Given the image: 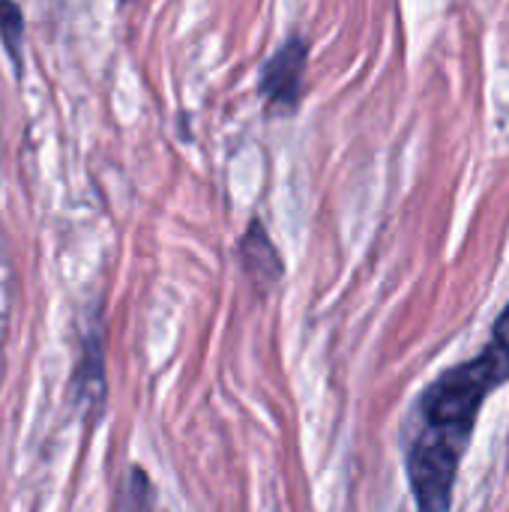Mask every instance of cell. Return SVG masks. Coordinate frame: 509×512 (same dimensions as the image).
I'll use <instances>...</instances> for the list:
<instances>
[{
  "label": "cell",
  "mask_w": 509,
  "mask_h": 512,
  "mask_svg": "<svg viewBox=\"0 0 509 512\" xmlns=\"http://www.w3.org/2000/svg\"><path fill=\"white\" fill-rule=\"evenodd\" d=\"M240 255H243V267L246 273L258 282V285H270L282 276V258L270 240V234L264 231L261 219L249 222V231L240 237Z\"/></svg>",
  "instance_id": "3"
},
{
  "label": "cell",
  "mask_w": 509,
  "mask_h": 512,
  "mask_svg": "<svg viewBox=\"0 0 509 512\" xmlns=\"http://www.w3.org/2000/svg\"><path fill=\"white\" fill-rule=\"evenodd\" d=\"M306 63H309V39L303 33H291L261 66L258 90L273 114L297 111L303 96Z\"/></svg>",
  "instance_id": "2"
},
{
  "label": "cell",
  "mask_w": 509,
  "mask_h": 512,
  "mask_svg": "<svg viewBox=\"0 0 509 512\" xmlns=\"http://www.w3.org/2000/svg\"><path fill=\"white\" fill-rule=\"evenodd\" d=\"M509 381V303L471 360L444 369L414 402L405 429V471L417 512H450L462 459L483 402Z\"/></svg>",
  "instance_id": "1"
}]
</instances>
